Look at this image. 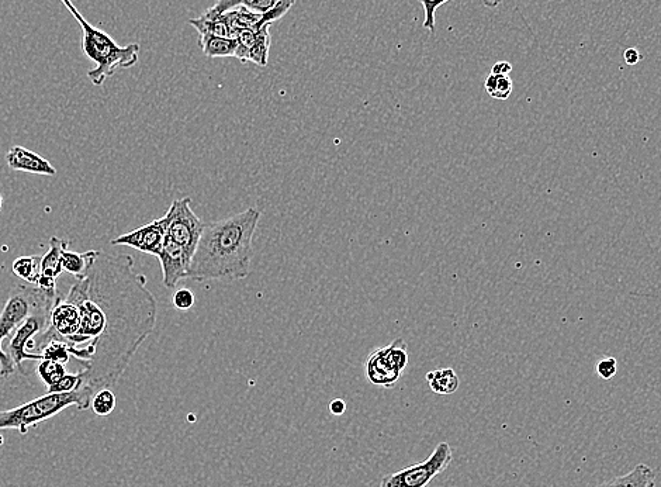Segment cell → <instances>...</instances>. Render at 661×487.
Wrapping results in <instances>:
<instances>
[{"mask_svg": "<svg viewBox=\"0 0 661 487\" xmlns=\"http://www.w3.org/2000/svg\"><path fill=\"white\" fill-rule=\"evenodd\" d=\"M65 300L81 314V327L68 341L69 352L83 368L81 389L93 397L117 385L155 330L157 299L147 288V278L134 271L130 255L99 251Z\"/></svg>", "mask_w": 661, "mask_h": 487, "instance_id": "obj_1", "label": "cell"}, {"mask_svg": "<svg viewBox=\"0 0 661 487\" xmlns=\"http://www.w3.org/2000/svg\"><path fill=\"white\" fill-rule=\"evenodd\" d=\"M261 210L249 207L228 219L206 224L190 262L188 279L238 281L251 274L252 240Z\"/></svg>", "mask_w": 661, "mask_h": 487, "instance_id": "obj_2", "label": "cell"}, {"mask_svg": "<svg viewBox=\"0 0 661 487\" xmlns=\"http://www.w3.org/2000/svg\"><path fill=\"white\" fill-rule=\"evenodd\" d=\"M68 12L75 17L76 22L83 31L82 48L83 53L96 68L88 71V78L95 86H102L107 79L113 77L121 69L133 68L140 58V46L136 43L120 46L112 39L106 31L93 26L91 22L83 17L72 0H61Z\"/></svg>", "mask_w": 661, "mask_h": 487, "instance_id": "obj_3", "label": "cell"}, {"mask_svg": "<svg viewBox=\"0 0 661 487\" xmlns=\"http://www.w3.org/2000/svg\"><path fill=\"white\" fill-rule=\"evenodd\" d=\"M60 299V293H48L34 283H17L10 290L8 302L0 312V376L9 378L16 371L12 357L3 350L6 338L13 335L31 314L43 309H54Z\"/></svg>", "mask_w": 661, "mask_h": 487, "instance_id": "obj_4", "label": "cell"}, {"mask_svg": "<svg viewBox=\"0 0 661 487\" xmlns=\"http://www.w3.org/2000/svg\"><path fill=\"white\" fill-rule=\"evenodd\" d=\"M91 403L92 396L83 389L69 393H47L15 409L0 410V430H17L26 435L30 427L50 420L68 407L75 406L79 410H86Z\"/></svg>", "mask_w": 661, "mask_h": 487, "instance_id": "obj_5", "label": "cell"}, {"mask_svg": "<svg viewBox=\"0 0 661 487\" xmlns=\"http://www.w3.org/2000/svg\"><path fill=\"white\" fill-rule=\"evenodd\" d=\"M453 461V451L448 442H439L424 462L407 466L400 471L383 476L379 487H428L444 473Z\"/></svg>", "mask_w": 661, "mask_h": 487, "instance_id": "obj_6", "label": "cell"}, {"mask_svg": "<svg viewBox=\"0 0 661 487\" xmlns=\"http://www.w3.org/2000/svg\"><path fill=\"white\" fill-rule=\"evenodd\" d=\"M165 216L168 220L166 234L176 244L181 245L190 258H193L206 223H203L193 212L192 200L189 198L173 200Z\"/></svg>", "mask_w": 661, "mask_h": 487, "instance_id": "obj_7", "label": "cell"}, {"mask_svg": "<svg viewBox=\"0 0 661 487\" xmlns=\"http://www.w3.org/2000/svg\"><path fill=\"white\" fill-rule=\"evenodd\" d=\"M51 312L53 309H43L31 314L10 338L9 355L20 373H26L23 369L24 361H43L40 354H30L26 348H34L33 338L38 337L50 326Z\"/></svg>", "mask_w": 661, "mask_h": 487, "instance_id": "obj_8", "label": "cell"}, {"mask_svg": "<svg viewBox=\"0 0 661 487\" xmlns=\"http://www.w3.org/2000/svg\"><path fill=\"white\" fill-rule=\"evenodd\" d=\"M166 227H168V220L164 216L161 219L145 224L140 229L121 234V236L112 240V244L124 245V247H131L134 250L144 252V254L158 257L159 252L162 250V245H164Z\"/></svg>", "mask_w": 661, "mask_h": 487, "instance_id": "obj_9", "label": "cell"}, {"mask_svg": "<svg viewBox=\"0 0 661 487\" xmlns=\"http://www.w3.org/2000/svg\"><path fill=\"white\" fill-rule=\"evenodd\" d=\"M157 258L161 264L162 282L166 288L175 289L179 282L188 279L192 258L168 234H166L164 245Z\"/></svg>", "mask_w": 661, "mask_h": 487, "instance_id": "obj_10", "label": "cell"}, {"mask_svg": "<svg viewBox=\"0 0 661 487\" xmlns=\"http://www.w3.org/2000/svg\"><path fill=\"white\" fill-rule=\"evenodd\" d=\"M269 27H271V24H265V26L258 27V29L241 31L237 39V51H235L234 57L242 62H254L256 65L266 67L269 47H271Z\"/></svg>", "mask_w": 661, "mask_h": 487, "instance_id": "obj_11", "label": "cell"}, {"mask_svg": "<svg viewBox=\"0 0 661 487\" xmlns=\"http://www.w3.org/2000/svg\"><path fill=\"white\" fill-rule=\"evenodd\" d=\"M6 162L12 171L43 176L57 175V169L46 158L40 157L27 148L20 147V145L10 148L9 153L6 154Z\"/></svg>", "mask_w": 661, "mask_h": 487, "instance_id": "obj_12", "label": "cell"}, {"mask_svg": "<svg viewBox=\"0 0 661 487\" xmlns=\"http://www.w3.org/2000/svg\"><path fill=\"white\" fill-rule=\"evenodd\" d=\"M365 371L369 382L383 389H393L403 376V373L390 364L384 354V348H379L369 355L365 362Z\"/></svg>", "mask_w": 661, "mask_h": 487, "instance_id": "obj_13", "label": "cell"}, {"mask_svg": "<svg viewBox=\"0 0 661 487\" xmlns=\"http://www.w3.org/2000/svg\"><path fill=\"white\" fill-rule=\"evenodd\" d=\"M296 0H217L214 6L206 10L209 15H224L228 10L245 8L255 13H268L273 9L292 8Z\"/></svg>", "mask_w": 661, "mask_h": 487, "instance_id": "obj_14", "label": "cell"}, {"mask_svg": "<svg viewBox=\"0 0 661 487\" xmlns=\"http://www.w3.org/2000/svg\"><path fill=\"white\" fill-rule=\"evenodd\" d=\"M656 479V473L650 466L639 464L626 475L616 476L595 487H656Z\"/></svg>", "mask_w": 661, "mask_h": 487, "instance_id": "obj_15", "label": "cell"}, {"mask_svg": "<svg viewBox=\"0 0 661 487\" xmlns=\"http://www.w3.org/2000/svg\"><path fill=\"white\" fill-rule=\"evenodd\" d=\"M65 250H68L67 241L58 237L51 238L50 250L41 257L40 275L53 279L60 278L62 271H64V268H62V254Z\"/></svg>", "mask_w": 661, "mask_h": 487, "instance_id": "obj_16", "label": "cell"}, {"mask_svg": "<svg viewBox=\"0 0 661 487\" xmlns=\"http://www.w3.org/2000/svg\"><path fill=\"white\" fill-rule=\"evenodd\" d=\"M429 389L435 395L448 396L458 392L460 381L455 369L444 368L427 373Z\"/></svg>", "mask_w": 661, "mask_h": 487, "instance_id": "obj_17", "label": "cell"}, {"mask_svg": "<svg viewBox=\"0 0 661 487\" xmlns=\"http://www.w3.org/2000/svg\"><path fill=\"white\" fill-rule=\"evenodd\" d=\"M237 39H224V37L203 34L199 39V46L203 53L210 58L234 57L237 51Z\"/></svg>", "mask_w": 661, "mask_h": 487, "instance_id": "obj_18", "label": "cell"}, {"mask_svg": "<svg viewBox=\"0 0 661 487\" xmlns=\"http://www.w3.org/2000/svg\"><path fill=\"white\" fill-rule=\"evenodd\" d=\"M98 254L99 251H88L79 254V252L65 250L62 254V268L68 274L75 276L76 279L82 278L91 268Z\"/></svg>", "mask_w": 661, "mask_h": 487, "instance_id": "obj_19", "label": "cell"}, {"mask_svg": "<svg viewBox=\"0 0 661 487\" xmlns=\"http://www.w3.org/2000/svg\"><path fill=\"white\" fill-rule=\"evenodd\" d=\"M484 88H486V92L489 93L491 98L507 100L514 92V82H512L510 75L490 74L486 79Z\"/></svg>", "mask_w": 661, "mask_h": 487, "instance_id": "obj_20", "label": "cell"}, {"mask_svg": "<svg viewBox=\"0 0 661 487\" xmlns=\"http://www.w3.org/2000/svg\"><path fill=\"white\" fill-rule=\"evenodd\" d=\"M41 257H20L12 265V272L26 283H36L40 274Z\"/></svg>", "mask_w": 661, "mask_h": 487, "instance_id": "obj_21", "label": "cell"}, {"mask_svg": "<svg viewBox=\"0 0 661 487\" xmlns=\"http://www.w3.org/2000/svg\"><path fill=\"white\" fill-rule=\"evenodd\" d=\"M384 354L389 359L390 364L403 373L406 371L408 364H410V357H408L407 343L403 338H397L390 345H386Z\"/></svg>", "mask_w": 661, "mask_h": 487, "instance_id": "obj_22", "label": "cell"}, {"mask_svg": "<svg viewBox=\"0 0 661 487\" xmlns=\"http://www.w3.org/2000/svg\"><path fill=\"white\" fill-rule=\"evenodd\" d=\"M420 2L425 10V19L424 23H422V27H424L425 30L434 33L436 10L441 8L444 3H448L449 0H420ZM501 2H503V0H483L484 5L490 9L498 8V6L501 5Z\"/></svg>", "mask_w": 661, "mask_h": 487, "instance_id": "obj_23", "label": "cell"}, {"mask_svg": "<svg viewBox=\"0 0 661 487\" xmlns=\"http://www.w3.org/2000/svg\"><path fill=\"white\" fill-rule=\"evenodd\" d=\"M37 372L38 375H40L41 381L46 383L48 389H50L51 386L57 385V383L67 375L65 365L58 364V362L54 361H47V359L40 361Z\"/></svg>", "mask_w": 661, "mask_h": 487, "instance_id": "obj_24", "label": "cell"}, {"mask_svg": "<svg viewBox=\"0 0 661 487\" xmlns=\"http://www.w3.org/2000/svg\"><path fill=\"white\" fill-rule=\"evenodd\" d=\"M41 357L47 361L58 362V364L67 365L69 358L72 357L69 352V344L61 340H51L40 350Z\"/></svg>", "mask_w": 661, "mask_h": 487, "instance_id": "obj_25", "label": "cell"}, {"mask_svg": "<svg viewBox=\"0 0 661 487\" xmlns=\"http://www.w3.org/2000/svg\"><path fill=\"white\" fill-rule=\"evenodd\" d=\"M91 404L98 416H109L116 409V395L110 389H100L93 395Z\"/></svg>", "mask_w": 661, "mask_h": 487, "instance_id": "obj_26", "label": "cell"}, {"mask_svg": "<svg viewBox=\"0 0 661 487\" xmlns=\"http://www.w3.org/2000/svg\"><path fill=\"white\" fill-rule=\"evenodd\" d=\"M82 388V375L78 373H67L57 385L51 386L48 393H69Z\"/></svg>", "mask_w": 661, "mask_h": 487, "instance_id": "obj_27", "label": "cell"}, {"mask_svg": "<svg viewBox=\"0 0 661 487\" xmlns=\"http://www.w3.org/2000/svg\"><path fill=\"white\" fill-rule=\"evenodd\" d=\"M195 300L192 290L186 288L176 290L175 295L172 297L173 305H175L176 309L182 310V312L192 309L195 306Z\"/></svg>", "mask_w": 661, "mask_h": 487, "instance_id": "obj_28", "label": "cell"}, {"mask_svg": "<svg viewBox=\"0 0 661 487\" xmlns=\"http://www.w3.org/2000/svg\"><path fill=\"white\" fill-rule=\"evenodd\" d=\"M616 366H618V362H616L615 358L608 357L601 359L597 365V373L602 379H604V381H611L616 375V372H618Z\"/></svg>", "mask_w": 661, "mask_h": 487, "instance_id": "obj_29", "label": "cell"}, {"mask_svg": "<svg viewBox=\"0 0 661 487\" xmlns=\"http://www.w3.org/2000/svg\"><path fill=\"white\" fill-rule=\"evenodd\" d=\"M328 410H330V413L332 416H344L345 411H346V403L345 400L342 399H335L332 400L330 403V406H328Z\"/></svg>", "mask_w": 661, "mask_h": 487, "instance_id": "obj_30", "label": "cell"}, {"mask_svg": "<svg viewBox=\"0 0 661 487\" xmlns=\"http://www.w3.org/2000/svg\"><path fill=\"white\" fill-rule=\"evenodd\" d=\"M512 71V65L508 61H498L493 67L491 74L496 75H510Z\"/></svg>", "mask_w": 661, "mask_h": 487, "instance_id": "obj_31", "label": "cell"}, {"mask_svg": "<svg viewBox=\"0 0 661 487\" xmlns=\"http://www.w3.org/2000/svg\"><path fill=\"white\" fill-rule=\"evenodd\" d=\"M624 60L628 65H636L640 61V53L636 48H628L624 53Z\"/></svg>", "mask_w": 661, "mask_h": 487, "instance_id": "obj_32", "label": "cell"}, {"mask_svg": "<svg viewBox=\"0 0 661 487\" xmlns=\"http://www.w3.org/2000/svg\"><path fill=\"white\" fill-rule=\"evenodd\" d=\"M2 206H3V199L2 196H0V210H2Z\"/></svg>", "mask_w": 661, "mask_h": 487, "instance_id": "obj_33", "label": "cell"}]
</instances>
